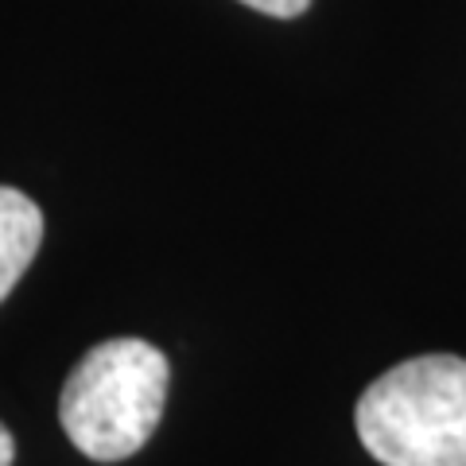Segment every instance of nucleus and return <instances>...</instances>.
Here are the masks:
<instances>
[{"label": "nucleus", "instance_id": "1", "mask_svg": "<svg viewBox=\"0 0 466 466\" xmlns=\"http://www.w3.org/2000/svg\"><path fill=\"white\" fill-rule=\"evenodd\" d=\"M354 428L381 466H466V358L392 366L361 392Z\"/></svg>", "mask_w": 466, "mask_h": 466}, {"label": "nucleus", "instance_id": "2", "mask_svg": "<svg viewBox=\"0 0 466 466\" xmlns=\"http://www.w3.org/2000/svg\"><path fill=\"white\" fill-rule=\"evenodd\" d=\"M171 366L144 339H109L70 370L58 420L86 459L121 462L152 440L167 404Z\"/></svg>", "mask_w": 466, "mask_h": 466}, {"label": "nucleus", "instance_id": "3", "mask_svg": "<svg viewBox=\"0 0 466 466\" xmlns=\"http://www.w3.org/2000/svg\"><path fill=\"white\" fill-rule=\"evenodd\" d=\"M43 245V214L27 195L0 187V303L32 268Z\"/></svg>", "mask_w": 466, "mask_h": 466}, {"label": "nucleus", "instance_id": "4", "mask_svg": "<svg viewBox=\"0 0 466 466\" xmlns=\"http://www.w3.org/2000/svg\"><path fill=\"white\" fill-rule=\"evenodd\" d=\"M241 5H249L257 12H265V16H276V20H296L311 8V0H241Z\"/></svg>", "mask_w": 466, "mask_h": 466}, {"label": "nucleus", "instance_id": "5", "mask_svg": "<svg viewBox=\"0 0 466 466\" xmlns=\"http://www.w3.org/2000/svg\"><path fill=\"white\" fill-rule=\"evenodd\" d=\"M12 459H16V443H12V431L0 424V466H12Z\"/></svg>", "mask_w": 466, "mask_h": 466}]
</instances>
